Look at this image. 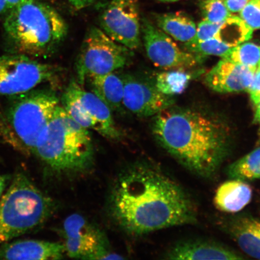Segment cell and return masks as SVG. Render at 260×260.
I'll return each mask as SVG.
<instances>
[{"label":"cell","instance_id":"1","mask_svg":"<svg viewBox=\"0 0 260 260\" xmlns=\"http://www.w3.org/2000/svg\"><path fill=\"white\" fill-rule=\"evenodd\" d=\"M109 204L113 219L131 235H145L195 221L193 204L183 188L144 162L130 166L118 175Z\"/></svg>","mask_w":260,"mask_h":260},{"label":"cell","instance_id":"2","mask_svg":"<svg viewBox=\"0 0 260 260\" xmlns=\"http://www.w3.org/2000/svg\"><path fill=\"white\" fill-rule=\"evenodd\" d=\"M154 116L152 133L169 153L201 176H211L217 171L230 145L221 123L199 112L171 107Z\"/></svg>","mask_w":260,"mask_h":260},{"label":"cell","instance_id":"3","mask_svg":"<svg viewBox=\"0 0 260 260\" xmlns=\"http://www.w3.org/2000/svg\"><path fill=\"white\" fill-rule=\"evenodd\" d=\"M5 37L16 53L46 57L60 46L68 34L61 16L40 0H25L6 15Z\"/></svg>","mask_w":260,"mask_h":260},{"label":"cell","instance_id":"4","mask_svg":"<svg viewBox=\"0 0 260 260\" xmlns=\"http://www.w3.org/2000/svg\"><path fill=\"white\" fill-rule=\"evenodd\" d=\"M34 154L54 174L76 175L92 167L95 152L88 129L59 105L38 138Z\"/></svg>","mask_w":260,"mask_h":260},{"label":"cell","instance_id":"5","mask_svg":"<svg viewBox=\"0 0 260 260\" xmlns=\"http://www.w3.org/2000/svg\"><path fill=\"white\" fill-rule=\"evenodd\" d=\"M0 114V137L21 154H34L38 138L59 105L50 89L31 90L10 97Z\"/></svg>","mask_w":260,"mask_h":260},{"label":"cell","instance_id":"6","mask_svg":"<svg viewBox=\"0 0 260 260\" xmlns=\"http://www.w3.org/2000/svg\"><path fill=\"white\" fill-rule=\"evenodd\" d=\"M50 198L19 173L0 200V246L43 225L53 212Z\"/></svg>","mask_w":260,"mask_h":260},{"label":"cell","instance_id":"7","mask_svg":"<svg viewBox=\"0 0 260 260\" xmlns=\"http://www.w3.org/2000/svg\"><path fill=\"white\" fill-rule=\"evenodd\" d=\"M133 51L113 41L102 29L90 28L76 63L77 81L83 86L90 77L115 72L131 63Z\"/></svg>","mask_w":260,"mask_h":260},{"label":"cell","instance_id":"8","mask_svg":"<svg viewBox=\"0 0 260 260\" xmlns=\"http://www.w3.org/2000/svg\"><path fill=\"white\" fill-rule=\"evenodd\" d=\"M61 106L75 121L112 141H120L122 134L114 121L112 110L100 98L88 92L73 79L61 97Z\"/></svg>","mask_w":260,"mask_h":260},{"label":"cell","instance_id":"9","mask_svg":"<svg viewBox=\"0 0 260 260\" xmlns=\"http://www.w3.org/2000/svg\"><path fill=\"white\" fill-rule=\"evenodd\" d=\"M58 68L25 55L0 54V97L29 92L54 79Z\"/></svg>","mask_w":260,"mask_h":260},{"label":"cell","instance_id":"10","mask_svg":"<svg viewBox=\"0 0 260 260\" xmlns=\"http://www.w3.org/2000/svg\"><path fill=\"white\" fill-rule=\"evenodd\" d=\"M65 253L72 258L82 259H124L111 251L102 230L85 217L73 214L63 225Z\"/></svg>","mask_w":260,"mask_h":260},{"label":"cell","instance_id":"11","mask_svg":"<svg viewBox=\"0 0 260 260\" xmlns=\"http://www.w3.org/2000/svg\"><path fill=\"white\" fill-rule=\"evenodd\" d=\"M102 30L132 50L141 45V19L136 0H112L100 16Z\"/></svg>","mask_w":260,"mask_h":260},{"label":"cell","instance_id":"12","mask_svg":"<svg viewBox=\"0 0 260 260\" xmlns=\"http://www.w3.org/2000/svg\"><path fill=\"white\" fill-rule=\"evenodd\" d=\"M141 34L146 54L155 67L183 70L200 63V54L184 51L169 36L146 18L141 19Z\"/></svg>","mask_w":260,"mask_h":260},{"label":"cell","instance_id":"13","mask_svg":"<svg viewBox=\"0 0 260 260\" xmlns=\"http://www.w3.org/2000/svg\"><path fill=\"white\" fill-rule=\"evenodd\" d=\"M124 83L123 107L140 117L154 116L174 105L172 96L159 92L156 87L131 75L122 77Z\"/></svg>","mask_w":260,"mask_h":260},{"label":"cell","instance_id":"14","mask_svg":"<svg viewBox=\"0 0 260 260\" xmlns=\"http://www.w3.org/2000/svg\"><path fill=\"white\" fill-rule=\"evenodd\" d=\"M255 73L248 67L223 58L208 73L206 81L217 92H243L248 91Z\"/></svg>","mask_w":260,"mask_h":260},{"label":"cell","instance_id":"15","mask_svg":"<svg viewBox=\"0 0 260 260\" xmlns=\"http://www.w3.org/2000/svg\"><path fill=\"white\" fill-rule=\"evenodd\" d=\"M65 255L64 244L57 242L22 240L0 246V259H60Z\"/></svg>","mask_w":260,"mask_h":260},{"label":"cell","instance_id":"16","mask_svg":"<svg viewBox=\"0 0 260 260\" xmlns=\"http://www.w3.org/2000/svg\"><path fill=\"white\" fill-rule=\"evenodd\" d=\"M168 258L178 260L240 259L241 256L216 243L203 241L179 243L168 253Z\"/></svg>","mask_w":260,"mask_h":260},{"label":"cell","instance_id":"17","mask_svg":"<svg viewBox=\"0 0 260 260\" xmlns=\"http://www.w3.org/2000/svg\"><path fill=\"white\" fill-rule=\"evenodd\" d=\"M252 191L245 181L234 179L225 182L217 188L214 204L220 211L236 213L241 211L251 201Z\"/></svg>","mask_w":260,"mask_h":260},{"label":"cell","instance_id":"18","mask_svg":"<svg viewBox=\"0 0 260 260\" xmlns=\"http://www.w3.org/2000/svg\"><path fill=\"white\" fill-rule=\"evenodd\" d=\"M87 81L92 89V92L99 96L110 110H121L124 89L122 77L112 72L90 77Z\"/></svg>","mask_w":260,"mask_h":260},{"label":"cell","instance_id":"19","mask_svg":"<svg viewBox=\"0 0 260 260\" xmlns=\"http://www.w3.org/2000/svg\"><path fill=\"white\" fill-rule=\"evenodd\" d=\"M230 232L240 248L252 257L260 259V220L244 217L234 222Z\"/></svg>","mask_w":260,"mask_h":260},{"label":"cell","instance_id":"20","mask_svg":"<svg viewBox=\"0 0 260 260\" xmlns=\"http://www.w3.org/2000/svg\"><path fill=\"white\" fill-rule=\"evenodd\" d=\"M155 20L159 28L175 40L187 44L192 41L196 35V24L183 13L157 14Z\"/></svg>","mask_w":260,"mask_h":260},{"label":"cell","instance_id":"21","mask_svg":"<svg viewBox=\"0 0 260 260\" xmlns=\"http://www.w3.org/2000/svg\"><path fill=\"white\" fill-rule=\"evenodd\" d=\"M253 30L241 18L232 15L221 22L214 38L231 47L243 43L252 35Z\"/></svg>","mask_w":260,"mask_h":260},{"label":"cell","instance_id":"22","mask_svg":"<svg viewBox=\"0 0 260 260\" xmlns=\"http://www.w3.org/2000/svg\"><path fill=\"white\" fill-rule=\"evenodd\" d=\"M191 77L189 74L179 70L161 73L156 78L155 86L165 95H177L186 89Z\"/></svg>","mask_w":260,"mask_h":260},{"label":"cell","instance_id":"23","mask_svg":"<svg viewBox=\"0 0 260 260\" xmlns=\"http://www.w3.org/2000/svg\"><path fill=\"white\" fill-rule=\"evenodd\" d=\"M231 177L243 181L260 178V147L231 166Z\"/></svg>","mask_w":260,"mask_h":260},{"label":"cell","instance_id":"24","mask_svg":"<svg viewBox=\"0 0 260 260\" xmlns=\"http://www.w3.org/2000/svg\"><path fill=\"white\" fill-rule=\"evenodd\" d=\"M225 59L256 71L260 63V46L252 42H243L233 47Z\"/></svg>","mask_w":260,"mask_h":260},{"label":"cell","instance_id":"25","mask_svg":"<svg viewBox=\"0 0 260 260\" xmlns=\"http://www.w3.org/2000/svg\"><path fill=\"white\" fill-rule=\"evenodd\" d=\"M186 48L191 53L206 56H216L225 58L233 47H231L216 38L199 42L186 44Z\"/></svg>","mask_w":260,"mask_h":260},{"label":"cell","instance_id":"26","mask_svg":"<svg viewBox=\"0 0 260 260\" xmlns=\"http://www.w3.org/2000/svg\"><path fill=\"white\" fill-rule=\"evenodd\" d=\"M200 5L204 20L213 23H220L232 15L223 0H206Z\"/></svg>","mask_w":260,"mask_h":260},{"label":"cell","instance_id":"27","mask_svg":"<svg viewBox=\"0 0 260 260\" xmlns=\"http://www.w3.org/2000/svg\"><path fill=\"white\" fill-rule=\"evenodd\" d=\"M240 18L252 30L260 29V0H249L240 12Z\"/></svg>","mask_w":260,"mask_h":260},{"label":"cell","instance_id":"28","mask_svg":"<svg viewBox=\"0 0 260 260\" xmlns=\"http://www.w3.org/2000/svg\"><path fill=\"white\" fill-rule=\"evenodd\" d=\"M220 23H213L206 20L201 21L197 28L196 35L193 40L188 43H199L215 37Z\"/></svg>","mask_w":260,"mask_h":260},{"label":"cell","instance_id":"29","mask_svg":"<svg viewBox=\"0 0 260 260\" xmlns=\"http://www.w3.org/2000/svg\"><path fill=\"white\" fill-rule=\"evenodd\" d=\"M252 102L255 105L260 102V66L255 71L254 76L248 90Z\"/></svg>","mask_w":260,"mask_h":260},{"label":"cell","instance_id":"30","mask_svg":"<svg viewBox=\"0 0 260 260\" xmlns=\"http://www.w3.org/2000/svg\"><path fill=\"white\" fill-rule=\"evenodd\" d=\"M249 0H223L224 4L230 12H240Z\"/></svg>","mask_w":260,"mask_h":260},{"label":"cell","instance_id":"31","mask_svg":"<svg viewBox=\"0 0 260 260\" xmlns=\"http://www.w3.org/2000/svg\"><path fill=\"white\" fill-rule=\"evenodd\" d=\"M25 0H0V15H7L12 9Z\"/></svg>","mask_w":260,"mask_h":260},{"label":"cell","instance_id":"32","mask_svg":"<svg viewBox=\"0 0 260 260\" xmlns=\"http://www.w3.org/2000/svg\"><path fill=\"white\" fill-rule=\"evenodd\" d=\"M73 7L80 10L92 5L95 0H67Z\"/></svg>","mask_w":260,"mask_h":260},{"label":"cell","instance_id":"33","mask_svg":"<svg viewBox=\"0 0 260 260\" xmlns=\"http://www.w3.org/2000/svg\"><path fill=\"white\" fill-rule=\"evenodd\" d=\"M9 180L8 175H0V198L2 197L3 192L7 186Z\"/></svg>","mask_w":260,"mask_h":260},{"label":"cell","instance_id":"34","mask_svg":"<svg viewBox=\"0 0 260 260\" xmlns=\"http://www.w3.org/2000/svg\"><path fill=\"white\" fill-rule=\"evenodd\" d=\"M256 106V111L253 122L260 125V102Z\"/></svg>","mask_w":260,"mask_h":260},{"label":"cell","instance_id":"35","mask_svg":"<svg viewBox=\"0 0 260 260\" xmlns=\"http://www.w3.org/2000/svg\"><path fill=\"white\" fill-rule=\"evenodd\" d=\"M159 1H160L161 2H165V3H171V2H175L179 1V0H159Z\"/></svg>","mask_w":260,"mask_h":260},{"label":"cell","instance_id":"36","mask_svg":"<svg viewBox=\"0 0 260 260\" xmlns=\"http://www.w3.org/2000/svg\"><path fill=\"white\" fill-rule=\"evenodd\" d=\"M259 66H260V63H259Z\"/></svg>","mask_w":260,"mask_h":260}]
</instances>
